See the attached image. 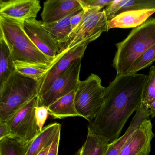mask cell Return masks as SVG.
Listing matches in <instances>:
<instances>
[{
    "instance_id": "cell-1",
    "label": "cell",
    "mask_w": 155,
    "mask_h": 155,
    "mask_svg": "<svg viewBox=\"0 0 155 155\" xmlns=\"http://www.w3.org/2000/svg\"><path fill=\"white\" fill-rule=\"evenodd\" d=\"M147 80L142 74L117 75L106 87L103 104L88 129L109 144L117 139L128 119L142 104Z\"/></svg>"
},
{
    "instance_id": "cell-2",
    "label": "cell",
    "mask_w": 155,
    "mask_h": 155,
    "mask_svg": "<svg viewBox=\"0 0 155 155\" xmlns=\"http://www.w3.org/2000/svg\"><path fill=\"white\" fill-rule=\"evenodd\" d=\"M155 44V18H150L133 28L124 40L116 44L112 66L117 75L128 74L134 62Z\"/></svg>"
},
{
    "instance_id": "cell-3",
    "label": "cell",
    "mask_w": 155,
    "mask_h": 155,
    "mask_svg": "<svg viewBox=\"0 0 155 155\" xmlns=\"http://www.w3.org/2000/svg\"><path fill=\"white\" fill-rule=\"evenodd\" d=\"M0 37L6 41L13 62L16 61L51 65L26 34L24 21L0 15Z\"/></svg>"
},
{
    "instance_id": "cell-4",
    "label": "cell",
    "mask_w": 155,
    "mask_h": 155,
    "mask_svg": "<svg viewBox=\"0 0 155 155\" xmlns=\"http://www.w3.org/2000/svg\"><path fill=\"white\" fill-rule=\"evenodd\" d=\"M39 83L14 71L0 87V121H6L34 98Z\"/></svg>"
},
{
    "instance_id": "cell-5",
    "label": "cell",
    "mask_w": 155,
    "mask_h": 155,
    "mask_svg": "<svg viewBox=\"0 0 155 155\" xmlns=\"http://www.w3.org/2000/svg\"><path fill=\"white\" fill-rule=\"evenodd\" d=\"M106 87L97 75L91 74L80 81L75 91V107L79 117L91 122L98 113L105 98Z\"/></svg>"
},
{
    "instance_id": "cell-6",
    "label": "cell",
    "mask_w": 155,
    "mask_h": 155,
    "mask_svg": "<svg viewBox=\"0 0 155 155\" xmlns=\"http://www.w3.org/2000/svg\"><path fill=\"white\" fill-rule=\"evenodd\" d=\"M38 101V96L6 121L10 129L12 137L30 142L40 133L35 116Z\"/></svg>"
},
{
    "instance_id": "cell-7",
    "label": "cell",
    "mask_w": 155,
    "mask_h": 155,
    "mask_svg": "<svg viewBox=\"0 0 155 155\" xmlns=\"http://www.w3.org/2000/svg\"><path fill=\"white\" fill-rule=\"evenodd\" d=\"M75 60L69 68L64 71L50 87L41 96H38V107H48L58 99L78 88L80 80L81 60Z\"/></svg>"
},
{
    "instance_id": "cell-8",
    "label": "cell",
    "mask_w": 155,
    "mask_h": 155,
    "mask_svg": "<svg viewBox=\"0 0 155 155\" xmlns=\"http://www.w3.org/2000/svg\"><path fill=\"white\" fill-rule=\"evenodd\" d=\"M108 20L105 10L97 12L72 31L64 51L96 40L103 32L108 31Z\"/></svg>"
},
{
    "instance_id": "cell-9",
    "label": "cell",
    "mask_w": 155,
    "mask_h": 155,
    "mask_svg": "<svg viewBox=\"0 0 155 155\" xmlns=\"http://www.w3.org/2000/svg\"><path fill=\"white\" fill-rule=\"evenodd\" d=\"M88 43H83L68 51H64L58 55L51 63L49 69L39 81L38 96L48 90L52 83L76 60L82 58Z\"/></svg>"
},
{
    "instance_id": "cell-10",
    "label": "cell",
    "mask_w": 155,
    "mask_h": 155,
    "mask_svg": "<svg viewBox=\"0 0 155 155\" xmlns=\"http://www.w3.org/2000/svg\"><path fill=\"white\" fill-rule=\"evenodd\" d=\"M24 28L32 42L51 63L62 52L59 47L43 28L42 21L36 19L25 21Z\"/></svg>"
},
{
    "instance_id": "cell-11",
    "label": "cell",
    "mask_w": 155,
    "mask_h": 155,
    "mask_svg": "<svg viewBox=\"0 0 155 155\" xmlns=\"http://www.w3.org/2000/svg\"><path fill=\"white\" fill-rule=\"evenodd\" d=\"M155 135L150 118L146 119L121 148L118 155H149Z\"/></svg>"
},
{
    "instance_id": "cell-12",
    "label": "cell",
    "mask_w": 155,
    "mask_h": 155,
    "mask_svg": "<svg viewBox=\"0 0 155 155\" xmlns=\"http://www.w3.org/2000/svg\"><path fill=\"white\" fill-rule=\"evenodd\" d=\"M41 8L38 0L0 1V15L22 21L36 19Z\"/></svg>"
},
{
    "instance_id": "cell-13",
    "label": "cell",
    "mask_w": 155,
    "mask_h": 155,
    "mask_svg": "<svg viewBox=\"0 0 155 155\" xmlns=\"http://www.w3.org/2000/svg\"><path fill=\"white\" fill-rule=\"evenodd\" d=\"M82 9L81 0H48L43 3L41 21L53 23Z\"/></svg>"
},
{
    "instance_id": "cell-14",
    "label": "cell",
    "mask_w": 155,
    "mask_h": 155,
    "mask_svg": "<svg viewBox=\"0 0 155 155\" xmlns=\"http://www.w3.org/2000/svg\"><path fill=\"white\" fill-rule=\"evenodd\" d=\"M155 12V10L128 11L121 12L108 21V30L137 28L144 24Z\"/></svg>"
},
{
    "instance_id": "cell-15",
    "label": "cell",
    "mask_w": 155,
    "mask_h": 155,
    "mask_svg": "<svg viewBox=\"0 0 155 155\" xmlns=\"http://www.w3.org/2000/svg\"><path fill=\"white\" fill-rule=\"evenodd\" d=\"M149 110L141 104L139 109L135 113L130 126L121 137L110 143L105 155H118L124 144L132 136L134 131L145 119L150 118Z\"/></svg>"
},
{
    "instance_id": "cell-16",
    "label": "cell",
    "mask_w": 155,
    "mask_h": 155,
    "mask_svg": "<svg viewBox=\"0 0 155 155\" xmlns=\"http://www.w3.org/2000/svg\"><path fill=\"white\" fill-rule=\"evenodd\" d=\"M81 11L75 12L68 17L53 23L42 22L43 28L55 43L60 48L61 52L64 51L66 49L69 39L70 36L72 31L71 26V19L74 15Z\"/></svg>"
},
{
    "instance_id": "cell-17",
    "label": "cell",
    "mask_w": 155,
    "mask_h": 155,
    "mask_svg": "<svg viewBox=\"0 0 155 155\" xmlns=\"http://www.w3.org/2000/svg\"><path fill=\"white\" fill-rule=\"evenodd\" d=\"M75 91L68 94L50 105L49 113L54 119H63L68 117H79L75 107Z\"/></svg>"
},
{
    "instance_id": "cell-18",
    "label": "cell",
    "mask_w": 155,
    "mask_h": 155,
    "mask_svg": "<svg viewBox=\"0 0 155 155\" xmlns=\"http://www.w3.org/2000/svg\"><path fill=\"white\" fill-rule=\"evenodd\" d=\"M60 130H61V125L58 123H52L43 128L32 140L27 155H38L47 145L53 141Z\"/></svg>"
},
{
    "instance_id": "cell-19",
    "label": "cell",
    "mask_w": 155,
    "mask_h": 155,
    "mask_svg": "<svg viewBox=\"0 0 155 155\" xmlns=\"http://www.w3.org/2000/svg\"><path fill=\"white\" fill-rule=\"evenodd\" d=\"M109 144L102 137L88 129L87 139L79 155H105Z\"/></svg>"
},
{
    "instance_id": "cell-20",
    "label": "cell",
    "mask_w": 155,
    "mask_h": 155,
    "mask_svg": "<svg viewBox=\"0 0 155 155\" xmlns=\"http://www.w3.org/2000/svg\"><path fill=\"white\" fill-rule=\"evenodd\" d=\"M0 87L15 71L10 50L2 37H0Z\"/></svg>"
},
{
    "instance_id": "cell-21",
    "label": "cell",
    "mask_w": 155,
    "mask_h": 155,
    "mask_svg": "<svg viewBox=\"0 0 155 155\" xmlns=\"http://www.w3.org/2000/svg\"><path fill=\"white\" fill-rule=\"evenodd\" d=\"M51 64L47 65L19 61L14 62L15 71L25 77L38 81L47 73Z\"/></svg>"
},
{
    "instance_id": "cell-22",
    "label": "cell",
    "mask_w": 155,
    "mask_h": 155,
    "mask_svg": "<svg viewBox=\"0 0 155 155\" xmlns=\"http://www.w3.org/2000/svg\"><path fill=\"white\" fill-rule=\"evenodd\" d=\"M32 140L25 142L12 137L0 140V155H27Z\"/></svg>"
},
{
    "instance_id": "cell-23",
    "label": "cell",
    "mask_w": 155,
    "mask_h": 155,
    "mask_svg": "<svg viewBox=\"0 0 155 155\" xmlns=\"http://www.w3.org/2000/svg\"><path fill=\"white\" fill-rule=\"evenodd\" d=\"M155 101V66L150 69L147 82L143 90L142 103L149 110Z\"/></svg>"
},
{
    "instance_id": "cell-24",
    "label": "cell",
    "mask_w": 155,
    "mask_h": 155,
    "mask_svg": "<svg viewBox=\"0 0 155 155\" xmlns=\"http://www.w3.org/2000/svg\"><path fill=\"white\" fill-rule=\"evenodd\" d=\"M155 61V44L140 57L129 70V74L137 73L138 71L150 66Z\"/></svg>"
},
{
    "instance_id": "cell-25",
    "label": "cell",
    "mask_w": 155,
    "mask_h": 155,
    "mask_svg": "<svg viewBox=\"0 0 155 155\" xmlns=\"http://www.w3.org/2000/svg\"><path fill=\"white\" fill-rule=\"evenodd\" d=\"M143 10H155V0H123L118 14L128 11Z\"/></svg>"
},
{
    "instance_id": "cell-26",
    "label": "cell",
    "mask_w": 155,
    "mask_h": 155,
    "mask_svg": "<svg viewBox=\"0 0 155 155\" xmlns=\"http://www.w3.org/2000/svg\"><path fill=\"white\" fill-rule=\"evenodd\" d=\"M49 115L48 108L44 106H40L36 108L35 116L38 127L41 132L43 129V126Z\"/></svg>"
},
{
    "instance_id": "cell-27",
    "label": "cell",
    "mask_w": 155,
    "mask_h": 155,
    "mask_svg": "<svg viewBox=\"0 0 155 155\" xmlns=\"http://www.w3.org/2000/svg\"><path fill=\"white\" fill-rule=\"evenodd\" d=\"M82 8H98L101 9L109 5L112 0H81Z\"/></svg>"
},
{
    "instance_id": "cell-28",
    "label": "cell",
    "mask_w": 155,
    "mask_h": 155,
    "mask_svg": "<svg viewBox=\"0 0 155 155\" xmlns=\"http://www.w3.org/2000/svg\"><path fill=\"white\" fill-rule=\"evenodd\" d=\"M60 136L61 130H60L54 138L47 155H58Z\"/></svg>"
},
{
    "instance_id": "cell-29",
    "label": "cell",
    "mask_w": 155,
    "mask_h": 155,
    "mask_svg": "<svg viewBox=\"0 0 155 155\" xmlns=\"http://www.w3.org/2000/svg\"><path fill=\"white\" fill-rule=\"evenodd\" d=\"M12 137L11 132L6 121H0V140Z\"/></svg>"
},
{
    "instance_id": "cell-30",
    "label": "cell",
    "mask_w": 155,
    "mask_h": 155,
    "mask_svg": "<svg viewBox=\"0 0 155 155\" xmlns=\"http://www.w3.org/2000/svg\"><path fill=\"white\" fill-rule=\"evenodd\" d=\"M84 14V11L82 10L80 12H79L77 13L76 15H74L71 18L70 22L72 31L75 29L77 28V26L79 25L80 22L81 21L82 18H83Z\"/></svg>"
},
{
    "instance_id": "cell-31",
    "label": "cell",
    "mask_w": 155,
    "mask_h": 155,
    "mask_svg": "<svg viewBox=\"0 0 155 155\" xmlns=\"http://www.w3.org/2000/svg\"><path fill=\"white\" fill-rule=\"evenodd\" d=\"M52 142L50 143L49 144L47 145L42 150H41L40 153L38 154V155H48V152L51 146Z\"/></svg>"
},
{
    "instance_id": "cell-32",
    "label": "cell",
    "mask_w": 155,
    "mask_h": 155,
    "mask_svg": "<svg viewBox=\"0 0 155 155\" xmlns=\"http://www.w3.org/2000/svg\"><path fill=\"white\" fill-rule=\"evenodd\" d=\"M150 116L151 118L155 117V101L153 102L149 109Z\"/></svg>"
}]
</instances>
